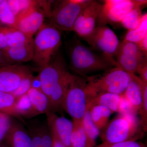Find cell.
Returning <instances> with one entry per match:
<instances>
[{
    "label": "cell",
    "mask_w": 147,
    "mask_h": 147,
    "mask_svg": "<svg viewBox=\"0 0 147 147\" xmlns=\"http://www.w3.org/2000/svg\"><path fill=\"white\" fill-rule=\"evenodd\" d=\"M96 147H146L145 145L141 142L136 140H128L119 143L109 144L102 143Z\"/></svg>",
    "instance_id": "34"
},
{
    "label": "cell",
    "mask_w": 147,
    "mask_h": 147,
    "mask_svg": "<svg viewBox=\"0 0 147 147\" xmlns=\"http://www.w3.org/2000/svg\"><path fill=\"white\" fill-rule=\"evenodd\" d=\"M10 147H32V139L21 124L13 122L12 126L5 139Z\"/></svg>",
    "instance_id": "17"
},
{
    "label": "cell",
    "mask_w": 147,
    "mask_h": 147,
    "mask_svg": "<svg viewBox=\"0 0 147 147\" xmlns=\"http://www.w3.org/2000/svg\"><path fill=\"white\" fill-rule=\"evenodd\" d=\"M45 17V14L37 3L36 5L16 18L15 29L33 37L44 25Z\"/></svg>",
    "instance_id": "12"
},
{
    "label": "cell",
    "mask_w": 147,
    "mask_h": 147,
    "mask_svg": "<svg viewBox=\"0 0 147 147\" xmlns=\"http://www.w3.org/2000/svg\"><path fill=\"white\" fill-rule=\"evenodd\" d=\"M136 115L119 114L108 122L99 135L103 143L114 144L136 140L140 127Z\"/></svg>",
    "instance_id": "4"
},
{
    "label": "cell",
    "mask_w": 147,
    "mask_h": 147,
    "mask_svg": "<svg viewBox=\"0 0 147 147\" xmlns=\"http://www.w3.org/2000/svg\"><path fill=\"white\" fill-rule=\"evenodd\" d=\"M122 95L109 92H100L88 99V110L92 106L100 105L108 108L112 113L118 112Z\"/></svg>",
    "instance_id": "19"
},
{
    "label": "cell",
    "mask_w": 147,
    "mask_h": 147,
    "mask_svg": "<svg viewBox=\"0 0 147 147\" xmlns=\"http://www.w3.org/2000/svg\"><path fill=\"white\" fill-rule=\"evenodd\" d=\"M47 125L52 135L65 147H71L70 136L73 129L72 122L64 117H60L55 113L47 112Z\"/></svg>",
    "instance_id": "13"
},
{
    "label": "cell",
    "mask_w": 147,
    "mask_h": 147,
    "mask_svg": "<svg viewBox=\"0 0 147 147\" xmlns=\"http://www.w3.org/2000/svg\"><path fill=\"white\" fill-rule=\"evenodd\" d=\"M3 51L10 64L26 62L32 60L34 40L19 47H9Z\"/></svg>",
    "instance_id": "18"
},
{
    "label": "cell",
    "mask_w": 147,
    "mask_h": 147,
    "mask_svg": "<svg viewBox=\"0 0 147 147\" xmlns=\"http://www.w3.org/2000/svg\"><path fill=\"white\" fill-rule=\"evenodd\" d=\"M86 80L75 76L67 92L63 103V110L72 120L82 121L88 110V98L85 88Z\"/></svg>",
    "instance_id": "6"
},
{
    "label": "cell",
    "mask_w": 147,
    "mask_h": 147,
    "mask_svg": "<svg viewBox=\"0 0 147 147\" xmlns=\"http://www.w3.org/2000/svg\"><path fill=\"white\" fill-rule=\"evenodd\" d=\"M34 71V69L22 65H0V91L11 93L24 79L33 74Z\"/></svg>",
    "instance_id": "10"
},
{
    "label": "cell",
    "mask_w": 147,
    "mask_h": 147,
    "mask_svg": "<svg viewBox=\"0 0 147 147\" xmlns=\"http://www.w3.org/2000/svg\"><path fill=\"white\" fill-rule=\"evenodd\" d=\"M82 126L86 138V147H95L97 137L100 134V130L96 126L90 116L89 110H88L82 119Z\"/></svg>",
    "instance_id": "23"
},
{
    "label": "cell",
    "mask_w": 147,
    "mask_h": 147,
    "mask_svg": "<svg viewBox=\"0 0 147 147\" xmlns=\"http://www.w3.org/2000/svg\"><path fill=\"white\" fill-rule=\"evenodd\" d=\"M2 113H0V115H1V114Z\"/></svg>",
    "instance_id": "44"
},
{
    "label": "cell",
    "mask_w": 147,
    "mask_h": 147,
    "mask_svg": "<svg viewBox=\"0 0 147 147\" xmlns=\"http://www.w3.org/2000/svg\"><path fill=\"white\" fill-rule=\"evenodd\" d=\"M72 122L73 127L70 136L71 147H86V138L82 121L73 120Z\"/></svg>",
    "instance_id": "26"
},
{
    "label": "cell",
    "mask_w": 147,
    "mask_h": 147,
    "mask_svg": "<svg viewBox=\"0 0 147 147\" xmlns=\"http://www.w3.org/2000/svg\"><path fill=\"white\" fill-rule=\"evenodd\" d=\"M117 53L139 58H147L146 54L139 49L136 43L125 40L120 43Z\"/></svg>",
    "instance_id": "31"
},
{
    "label": "cell",
    "mask_w": 147,
    "mask_h": 147,
    "mask_svg": "<svg viewBox=\"0 0 147 147\" xmlns=\"http://www.w3.org/2000/svg\"><path fill=\"white\" fill-rule=\"evenodd\" d=\"M10 64L4 54L3 50L0 49V65Z\"/></svg>",
    "instance_id": "40"
},
{
    "label": "cell",
    "mask_w": 147,
    "mask_h": 147,
    "mask_svg": "<svg viewBox=\"0 0 147 147\" xmlns=\"http://www.w3.org/2000/svg\"><path fill=\"white\" fill-rule=\"evenodd\" d=\"M13 122L10 116L2 113L0 115V144L5 139Z\"/></svg>",
    "instance_id": "32"
},
{
    "label": "cell",
    "mask_w": 147,
    "mask_h": 147,
    "mask_svg": "<svg viewBox=\"0 0 147 147\" xmlns=\"http://www.w3.org/2000/svg\"><path fill=\"white\" fill-rule=\"evenodd\" d=\"M142 7L136 6L125 16L121 22L122 26L129 31L137 28L140 26L143 20Z\"/></svg>",
    "instance_id": "25"
},
{
    "label": "cell",
    "mask_w": 147,
    "mask_h": 147,
    "mask_svg": "<svg viewBox=\"0 0 147 147\" xmlns=\"http://www.w3.org/2000/svg\"><path fill=\"white\" fill-rule=\"evenodd\" d=\"M36 34L32 60L40 68L48 64L57 53L61 43V34L51 24H44Z\"/></svg>",
    "instance_id": "3"
},
{
    "label": "cell",
    "mask_w": 147,
    "mask_h": 147,
    "mask_svg": "<svg viewBox=\"0 0 147 147\" xmlns=\"http://www.w3.org/2000/svg\"><path fill=\"white\" fill-rule=\"evenodd\" d=\"M16 17L10 10L7 0H2L0 3V24L15 28Z\"/></svg>",
    "instance_id": "29"
},
{
    "label": "cell",
    "mask_w": 147,
    "mask_h": 147,
    "mask_svg": "<svg viewBox=\"0 0 147 147\" xmlns=\"http://www.w3.org/2000/svg\"><path fill=\"white\" fill-rule=\"evenodd\" d=\"M51 135H52V138H53V146L54 147H65L56 137H54L52 134H51Z\"/></svg>",
    "instance_id": "41"
},
{
    "label": "cell",
    "mask_w": 147,
    "mask_h": 147,
    "mask_svg": "<svg viewBox=\"0 0 147 147\" xmlns=\"http://www.w3.org/2000/svg\"><path fill=\"white\" fill-rule=\"evenodd\" d=\"M115 56L117 67L129 74H135L139 65L147 61V58H139L119 53Z\"/></svg>",
    "instance_id": "24"
},
{
    "label": "cell",
    "mask_w": 147,
    "mask_h": 147,
    "mask_svg": "<svg viewBox=\"0 0 147 147\" xmlns=\"http://www.w3.org/2000/svg\"><path fill=\"white\" fill-rule=\"evenodd\" d=\"M129 74L130 80L123 95L131 105L135 114L139 113L143 100V92L147 83L133 74Z\"/></svg>",
    "instance_id": "14"
},
{
    "label": "cell",
    "mask_w": 147,
    "mask_h": 147,
    "mask_svg": "<svg viewBox=\"0 0 147 147\" xmlns=\"http://www.w3.org/2000/svg\"><path fill=\"white\" fill-rule=\"evenodd\" d=\"M139 49L145 53L147 54V34L144 37L140 40L139 42L136 43Z\"/></svg>",
    "instance_id": "38"
},
{
    "label": "cell",
    "mask_w": 147,
    "mask_h": 147,
    "mask_svg": "<svg viewBox=\"0 0 147 147\" xmlns=\"http://www.w3.org/2000/svg\"><path fill=\"white\" fill-rule=\"evenodd\" d=\"M67 47L70 68L81 75L107 71L113 67H117V62L93 53L76 37L70 40Z\"/></svg>",
    "instance_id": "1"
},
{
    "label": "cell",
    "mask_w": 147,
    "mask_h": 147,
    "mask_svg": "<svg viewBox=\"0 0 147 147\" xmlns=\"http://www.w3.org/2000/svg\"><path fill=\"white\" fill-rule=\"evenodd\" d=\"M75 75L68 72L55 86L49 98L48 112L61 113L67 92Z\"/></svg>",
    "instance_id": "15"
},
{
    "label": "cell",
    "mask_w": 147,
    "mask_h": 147,
    "mask_svg": "<svg viewBox=\"0 0 147 147\" xmlns=\"http://www.w3.org/2000/svg\"><path fill=\"white\" fill-rule=\"evenodd\" d=\"M147 34V14H144L143 20L137 28L129 31L123 40L137 43Z\"/></svg>",
    "instance_id": "30"
},
{
    "label": "cell",
    "mask_w": 147,
    "mask_h": 147,
    "mask_svg": "<svg viewBox=\"0 0 147 147\" xmlns=\"http://www.w3.org/2000/svg\"><path fill=\"white\" fill-rule=\"evenodd\" d=\"M33 40V37L29 36L21 31L11 28L9 36L8 47L22 46Z\"/></svg>",
    "instance_id": "28"
},
{
    "label": "cell",
    "mask_w": 147,
    "mask_h": 147,
    "mask_svg": "<svg viewBox=\"0 0 147 147\" xmlns=\"http://www.w3.org/2000/svg\"><path fill=\"white\" fill-rule=\"evenodd\" d=\"M0 147H10L6 143H2L0 144Z\"/></svg>",
    "instance_id": "42"
},
{
    "label": "cell",
    "mask_w": 147,
    "mask_h": 147,
    "mask_svg": "<svg viewBox=\"0 0 147 147\" xmlns=\"http://www.w3.org/2000/svg\"><path fill=\"white\" fill-rule=\"evenodd\" d=\"M137 72L139 74V78L147 83V61L139 65L137 69Z\"/></svg>",
    "instance_id": "37"
},
{
    "label": "cell",
    "mask_w": 147,
    "mask_h": 147,
    "mask_svg": "<svg viewBox=\"0 0 147 147\" xmlns=\"http://www.w3.org/2000/svg\"><path fill=\"white\" fill-rule=\"evenodd\" d=\"M16 108L21 117L30 119L37 115L27 94L16 99Z\"/></svg>",
    "instance_id": "27"
},
{
    "label": "cell",
    "mask_w": 147,
    "mask_h": 147,
    "mask_svg": "<svg viewBox=\"0 0 147 147\" xmlns=\"http://www.w3.org/2000/svg\"><path fill=\"white\" fill-rule=\"evenodd\" d=\"M68 72L64 59L59 53H57L48 64L40 68L38 76L41 90L48 98L55 86Z\"/></svg>",
    "instance_id": "9"
},
{
    "label": "cell",
    "mask_w": 147,
    "mask_h": 147,
    "mask_svg": "<svg viewBox=\"0 0 147 147\" xmlns=\"http://www.w3.org/2000/svg\"><path fill=\"white\" fill-rule=\"evenodd\" d=\"M0 113L13 117L24 122L16 108V98L9 93L0 91Z\"/></svg>",
    "instance_id": "21"
},
{
    "label": "cell",
    "mask_w": 147,
    "mask_h": 147,
    "mask_svg": "<svg viewBox=\"0 0 147 147\" xmlns=\"http://www.w3.org/2000/svg\"><path fill=\"white\" fill-rule=\"evenodd\" d=\"M89 112L92 121L100 130L106 126L113 114L110 109L100 105L92 106L89 109Z\"/></svg>",
    "instance_id": "22"
},
{
    "label": "cell",
    "mask_w": 147,
    "mask_h": 147,
    "mask_svg": "<svg viewBox=\"0 0 147 147\" xmlns=\"http://www.w3.org/2000/svg\"><path fill=\"white\" fill-rule=\"evenodd\" d=\"M7 2L10 10L17 18L21 12L20 0H7Z\"/></svg>",
    "instance_id": "36"
},
{
    "label": "cell",
    "mask_w": 147,
    "mask_h": 147,
    "mask_svg": "<svg viewBox=\"0 0 147 147\" xmlns=\"http://www.w3.org/2000/svg\"><path fill=\"white\" fill-rule=\"evenodd\" d=\"M97 21L98 26L111 23H121L127 13L136 6L146 4L145 0H105Z\"/></svg>",
    "instance_id": "7"
},
{
    "label": "cell",
    "mask_w": 147,
    "mask_h": 147,
    "mask_svg": "<svg viewBox=\"0 0 147 147\" xmlns=\"http://www.w3.org/2000/svg\"><path fill=\"white\" fill-rule=\"evenodd\" d=\"M102 7V4L98 2L90 0L76 19L72 31L82 38L90 34L96 27Z\"/></svg>",
    "instance_id": "11"
},
{
    "label": "cell",
    "mask_w": 147,
    "mask_h": 147,
    "mask_svg": "<svg viewBox=\"0 0 147 147\" xmlns=\"http://www.w3.org/2000/svg\"><path fill=\"white\" fill-rule=\"evenodd\" d=\"M28 129L32 147H54L53 138L47 125L33 121L29 125Z\"/></svg>",
    "instance_id": "16"
},
{
    "label": "cell",
    "mask_w": 147,
    "mask_h": 147,
    "mask_svg": "<svg viewBox=\"0 0 147 147\" xmlns=\"http://www.w3.org/2000/svg\"><path fill=\"white\" fill-rule=\"evenodd\" d=\"M37 115L46 114L48 111L49 98L41 90L31 88L27 93Z\"/></svg>",
    "instance_id": "20"
},
{
    "label": "cell",
    "mask_w": 147,
    "mask_h": 147,
    "mask_svg": "<svg viewBox=\"0 0 147 147\" xmlns=\"http://www.w3.org/2000/svg\"><path fill=\"white\" fill-rule=\"evenodd\" d=\"M2 0H0V3H1V1Z\"/></svg>",
    "instance_id": "43"
},
{
    "label": "cell",
    "mask_w": 147,
    "mask_h": 147,
    "mask_svg": "<svg viewBox=\"0 0 147 147\" xmlns=\"http://www.w3.org/2000/svg\"><path fill=\"white\" fill-rule=\"evenodd\" d=\"M0 25H1V24H0Z\"/></svg>",
    "instance_id": "45"
},
{
    "label": "cell",
    "mask_w": 147,
    "mask_h": 147,
    "mask_svg": "<svg viewBox=\"0 0 147 147\" xmlns=\"http://www.w3.org/2000/svg\"><path fill=\"white\" fill-rule=\"evenodd\" d=\"M34 76L33 74L29 75L24 79L16 90L11 93L16 98L26 94L31 88L32 82Z\"/></svg>",
    "instance_id": "33"
},
{
    "label": "cell",
    "mask_w": 147,
    "mask_h": 147,
    "mask_svg": "<svg viewBox=\"0 0 147 147\" xmlns=\"http://www.w3.org/2000/svg\"><path fill=\"white\" fill-rule=\"evenodd\" d=\"M86 80L85 90L88 99L100 92L123 94L130 81V76L120 67H115L102 75L90 76Z\"/></svg>",
    "instance_id": "2"
},
{
    "label": "cell",
    "mask_w": 147,
    "mask_h": 147,
    "mask_svg": "<svg viewBox=\"0 0 147 147\" xmlns=\"http://www.w3.org/2000/svg\"><path fill=\"white\" fill-rule=\"evenodd\" d=\"M90 1V0L59 1L52 10L49 18L50 24L60 31H72L76 19Z\"/></svg>",
    "instance_id": "5"
},
{
    "label": "cell",
    "mask_w": 147,
    "mask_h": 147,
    "mask_svg": "<svg viewBox=\"0 0 147 147\" xmlns=\"http://www.w3.org/2000/svg\"><path fill=\"white\" fill-rule=\"evenodd\" d=\"M83 38L90 45L102 52L103 55L114 61L120 43L115 34L106 26H98Z\"/></svg>",
    "instance_id": "8"
},
{
    "label": "cell",
    "mask_w": 147,
    "mask_h": 147,
    "mask_svg": "<svg viewBox=\"0 0 147 147\" xmlns=\"http://www.w3.org/2000/svg\"><path fill=\"white\" fill-rule=\"evenodd\" d=\"M31 88L34 89L41 90V82L38 75L34 77L32 82Z\"/></svg>",
    "instance_id": "39"
},
{
    "label": "cell",
    "mask_w": 147,
    "mask_h": 147,
    "mask_svg": "<svg viewBox=\"0 0 147 147\" xmlns=\"http://www.w3.org/2000/svg\"><path fill=\"white\" fill-rule=\"evenodd\" d=\"M11 28L0 25V49L4 50L8 47L9 36Z\"/></svg>",
    "instance_id": "35"
}]
</instances>
